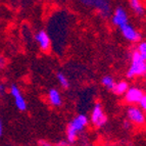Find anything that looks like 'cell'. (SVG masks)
I'll return each instance as SVG.
<instances>
[{
	"instance_id": "cell-1",
	"label": "cell",
	"mask_w": 146,
	"mask_h": 146,
	"mask_svg": "<svg viewBox=\"0 0 146 146\" xmlns=\"http://www.w3.org/2000/svg\"><path fill=\"white\" fill-rule=\"evenodd\" d=\"M88 125H89V117L85 113H79L78 115H76L71 122L68 123V127H66V142L70 145L77 142L79 135L86 129V127Z\"/></svg>"
},
{
	"instance_id": "cell-2",
	"label": "cell",
	"mask_w": 146,
	"mask_h": 146,
	"mask_svg": "<svg viewBox=\"0 0 146 146\" xmlns=\"http://www.w3.org/2000/svg\"><path fill=\"white\" fill-rule=\"evenodd\" d=\"M146 74V57L134 49L130 54V66L127 71V77L129 79L144 77Z\"/></svg>"
},
{
	"instance_id": "cell-3",
	"label": "cell",
	"mask_w": 146,
	"mask_h": 146,
	"mask_svg": "<svg viewBox=\"0 0 146 146\" xmlns=\"http://www.w3.org/2000/svg\"><path fill=\"white\" fill-rule=\"evenodd\" d=\"M127 119L135 126H143L145 123V113L138 105H130L127 108Z\"/></svg>"
},
{
	"instance_id": "cell-4",
	"label": "cell",
	"mask_w": 146,
	"mask_h": 146,
	"mask_svg": "<svg viewBox=\"0 0 146 146\" xmlns=\"http://www.w3.org/2000/svg\"><path fill=\"white\" fill-rule=\"evenodd\" d=\"M91 123L93 124V126H95L96 128H103L107 123V117L105 115L103 107L101 105V103L97 102L95 103L94 106L92 107L91 110V115H90Z\"/></svg>"
},
{
	"instance_id": "cell-5",
	"label": "cell",
	"mask_w": 146,
	"mask_h": 146,
	"mask_svg": "<svg viewBox=\"0 0 146 146\" xmlns=\"http://www.w3.org/2000/svg\"><path fill=\"white\" fill-rule=\"evenodd\" d=\"M8 92H9L10 96L13 99V102H15V105L17 110L20 111H26L28 108V102L26 98H25V96L23 95L20 87L15 85V84H12L8 88Z\"/></svg>"
},
{
	"instance_id": "cell-6",
	"label": "cell",
	"mask_w": 146,
	"mask_h": 146,
	"mask_svg": "<svg viewBox=\"0 0 146 146\" xmlns=\"http://www.w3.org/2000/svg\"><path fill=\"white\" fill-rule=\"evenodd\" d=\"M80 1L86 6L96 8L102 17H107L110 15V4L108 0H80Z\"/></svg>"
},
{
	"instance_id": "cell-7",
	"label": "cell",
	"mask_w": 146,
	"mask_h": 146,
	"mask_svg": "<svg viewBox=\"0 0 146 146\" xmlns=\"http://www.w3.org/2000/svg\"><path fill=\"white\" fill-rule=\"evenodd\" d=\"M119 30H121L123 37L127 41L131 42V43H138V42L141 41V34L139 33V31L133 25L128 23L125 26L119 28Z\"/></svg>"
},
{
	"instance_id": "cell-8",
	"label": "cell",
	"mask_w": 146,
	"mask_h": 146,
	"mask_svg": "<svg viewBox=\"0 0 146 146\" xmlns=\"http://www.w3.org/2000/svg\"><path fill=\"white\" fill-rule=\"evenodd\" d=\"M144 95H145V93L141 88L133 86V87L128 88V90L124 94V98L125 101L129 105H137Z\"/></svg>"
},
{
	"instance_id": "cell-9",
	"label": "cell",
	"mask_w": 146,
	"mask_h": 146,
	"mask_svg": "<svg viewBox=\"0 0 146 146\" xmlns=\"http://www.w3.org/2000/svg\"><path fill=\"white\" fill-rule=\"evenodd\" d=\"M35 41L42 51L47 52L51 48V39H50L48 33L44 30H40L37 32L35 35Z\"/></svg>"
},
{
	"instance_id": "cell-10",
	"label": "cell",
	"mask_w": 146,
	"mask_h": 146,
	"mask_svg": "<svg viewBox=\"0 0 146 146\" xmlns=\"http://www.w3.org/2000/svg\"><path fill=\"white\" fill-rule=\"evenodd\" d=\"M111 22L117 28H121L123 26H125L126 24H128L129 23V19H128L127 11L123 7L115 8V11L112 12Z\"/></svg>"
},
{
	"instance_id": "cell-11",
	"label": "cell",
	"mask_w": 146,
	"mask_h": 146,
	"mask_svg": "<svg viewBox=\"0 0 146 146\" xmlns=\"http://www.w3.org/2000/svg\"><path fill=\"white\" fill-rule=\"evenodd\" d=\"M47 100L52 106H61V104H62V96H61L60 91H58V89H56V88L49 89L48 93H47Z\"/></svg>"
},
{
	"instance_id": "cell-12",
	"label": "cell",
	"mask_w": 146,
	"mask_h": 146,
	"mask_svg": "<svg viewBox=\"0 0 146 146\" xmlns=\"http://www.w3.org/2000/svg\"><path fill=\"white\" fill-rule=\"evenodd\" d=\"M129 87V83L127 81H119V82H115L111 91L117 95H124Z\"/></svg>"
},
{
	"instance_id": "cell-13",
	"label": "cell",
	"mask_w": 146,
	"mask_h": 146,
	"mask_svg": "<svg viewBox=\"0 0 146 146\" xmlns=\"http://www.w3.org/2000/svg\"><path fill=\"white\" fill-rule=\"evenodd\" d=\"M130 7L137 15H142L144 12V7L141 0H129Z\"/></svg>"
},
{
	"instance_id": "cell-14",
	"label": "cell",
	"mask_w": 146,
	"mask_h": 146,
	"mask_svg": "<svg viewBox=\"0 0 146 146\" xmlns=\"http://www.w3.org/2000/svg\"><path fill=\"white\" fill-rule=\"evenodd\" d=\"M56 79H57V82H58L61 88H63V89L70 88V80H68L66 74H63L62 72H58L56 74Z\"/></svg>"
},
{
	"instance_id": "cell-15",
	"label": "cell",
	"mask_w": 146,
	"mask_h": 146,
	"mask_svg": "<svg viewBox=\"0 0 146 146\" xmlns=\"http://www.w3.org/2000/svg\"><path fill=\"white\" fill-rule=\"evenodd\" d=\"M101 84H102L103 87L108 89V90H112V88H113V86H115V80L111 76L105 75V76H103L102 79H101Z\"/></svg>"
},
{
	"instance_id": "cell-16",
	"label": "cell",
	"mask_w": 146,
	"mask_h": 146,
	"mask_svg": "<svg viewBox=\"0 0 146 146\" xmlns=\"http://www.w3.org/2000/svg\"><path fill=\"white\" fill-rule=\"evenodd\" d=\"M136 50L141 54L142 56H145L146 57V43L144 41H140L138 42L136 47Z\"/></svg>"
},
{
	"instance_id": "cell-17",
	"label": "cell",
	"mask_w": 146,
	"mask_h": 146,
	"mask_svg": "<svg viewBox=\"0 0 146 146\" xmlns=\"http://www.w3.org/2000/svg\"><path fill=\"white\" fill-rule=\"evenodd\" d=\"M8 92V87L6 84L0 82V96H4Z\"/></svg>"
},
{
	"instance_id": "cell-18",
	"label": "cell",
	"mask_w": 146,
	"mask_h": 146,
	"mask_svg": "<svg viewBox=\"0 0 146 146\" xmlns=\"http://www.w3.org/2000/svg\"><path fill=\"white\" fill-rule=\"evenodd\" d=\"M6 66V58L2 54H0V72H2Z\"/></svg>"
},
{
	"instance_id": "cell-19",
	"label": "cell",
	"mask_w": 146,
	"mask_h": 146,
	"mask_svg": "<svg viewBox=\"0 0 146 146\" xmlns=\"http://www.w3.org/2000/svg\"><path fill=\"white\" fill-rule=\"evenodd\" d=\"M137 105H138V106L140 107V108H142L143 110H146V96H145V95H144L143 97H142L141 99H140V101H139L138 104H137Z\"/></svg>"
},
{
	"instance_id": "cell-20",
	"label": "cell",
	"mask_w": 146,
	"mask_h": 146,
	"mask_svg": "<svg viewBox=\"0 0 146 146\" xmlns=\"http://www.w3.org/2000/svg\"><path fill=\"white\" fill-rule=\"evenodd\" d=\"M132 123L129 122L128 119H126V121H124L123 122V128H124V130H126V131H129V130L132 129Z\"/></svg>"
},
{
	"instance_id": "cell-21",
	"label": "cell",
	"mask_w": 146,
	"mask_h": 146,
	"mask_svg": "<svg viewBox=\"0 0 146 146\" xmlns=\"http://www.w3.org/2000/svg\"><path fill=\"white\" fill-rule=\"evenodd\" d=\"M38 145H39V146H55L53 143L47 141V140H39V142H38Z\"/></svg>"
},
{
	"instance_id": "cell-22",
	"label": "cell",
	"mask_w": 146,
	"mask_h": 146,
	"mask_svg": "<svg viewBox=\"0 0 146 146\" xmlns=\"http://www.w3.org/2000/svg\"><path fill=\"white\" fill-rule=\"evenodd\" d=\"M68 145H70V144L66 142V140H60L55 146H68Z\"/></svg>"
},
{
	"instance_id": "cell-23",
	"label": "cell",
	"mask_w": 146,
	"mask_h": 146,
	"mask_svg": "<svg viewBox=\"0 0 146 146\" xmlns=\"http://www.w3.org/2000/svg\"><path fill=\"white\" fill-rule=\"evenodd\" d=\"M3 132H4V125H3V122L0 119V137L3 135Z\"/></svg>"
},
{
	"instance_id": "cell-24",
	"label": "cell",
	"mask_w": 146,
	"mask_h": 146,
	"mask_svg": "<svg viewBox=\"0 0 146 146\" xmlns=\"http://www.w3.org/2000/svg\"><path fill=\"white\" fill-rule=\"evenodd\" d=\"M68 146H70V145H68Z\"/></svg>"
}]
</instances>
